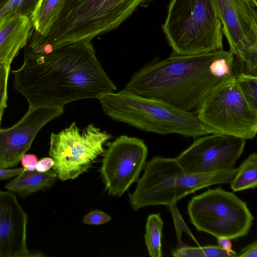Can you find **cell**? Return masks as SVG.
I'll use <instances>...</instances> for the list:
<instances>
[{
	"instance_id": "6da1fadb",
	"label": "cell",
	"mask_w": 257,
	"mask_h": 257,
	"mask_svg": "<svg viewBox=\"0 0 257 257\" xmlns=\"http://www.w3.org/2000/svg\"><path fill=\"white\" fill-rule=\"evenodd\" d=\"M12 73L16 90L26 98L30 108L63 107L73 101L97 99L117 89L98 60L92 41L46 53L26 47L22 65Z\"/></svg>"
},
{
	"instance_id": "7a4b0ae2",
	"label": "cell",
	"mask_w": 257,
	"mask_h": 257,
	"mask_svg": "<svg viewBox=\"0 0 257 257\" xmlns=\"http://www.w3.org/2000/svg\"><path fill=\"white\" fill-rule=\"evenodd\" d=\"M234 59L224 49L193 55L172 52L165 59L145 65L123 89L192 111L210 89L231 75Z\"/></svg>"
},
{
	"instance_id": "3957f363",
	"label": "cell",
	"mask_w": 257,
	"mask_h": 257,
	"mask_svg": "<svg viewBox=\"0 0 257 257\" xmlns=\"http://www.w3.org/2000/svg\"><path fill=\"white\" fill-rule=\"evenodd\" d=\"M153 0H64L58 19L46 36L34 31L30 46L42 53L73 43L92 41L112 31Z\"/></svg>"
},
{
	"instance_id": "277c9868",
	"label": "cell",
	"mask_w": 257,
	"mask_h": 257,
	"mask_svg": "<svg viewBox=\"0 0 257 257\" xmlns=\"http://www.w3.org/2000/svg\"><path fill=\"white\" fill-rule=\"evenodd\" d=\"M97 99L107 116L144 132L177 134L194 139L219 133L202 122L195 111H183L124 89L105 93Z\"/></svg>"
},
{
	"instance_id": "5b68a950",
	"label": "cell",
	"mask_w": 257,
	"mask_h": 257,
	"mask_svg": "<svg viewBox=\"0 0 257 257\" xmlns=\"http://www.w3.org/2000/svg\"><path fill=\"white\" fill-rule=\"evenodd\" d=\"M144 173L129 195L133 209L155 205L170 206L196 191L219 184H229L237 168L207 174L184 170L176 158L155 156L146 163Z\"/></svg>"
},
{
	"instance_id": "8992f818",
	"label": "cell",
	"mask_w": 257,
	"mask_h": 257,
	"mask_svg": "<svg viewBox=\"0 0 257 257\" xmlns=\"http://www.w3.org/2000/svg\"><path fill=\"white\" fill-rule=\"evenodd\" d=\"M162 29L173 53L223 49L222 24L213 0H171Z\"/></svg>"
},
{
	"instance_id": "52a82bcc",
	"label": "cell",
	"mask_w": 257,
	"mask_h": 257,
	"mask_svg": "<svg viewBox=\"0 0 257 257\" xmlns=\"http://www.w3.org/2000/svg\"><path fill=\"white\" fill-rule=\"evenodd\" d=\"M187 209L197 230L216 238L231 240L244 236L254 220L246 203L221 188L209 189L192 197Z\"/></svg>"
},
{
	"instance_id": "ba28073f",
	"label": "cell",
	"mask_w": 257,
	"mask_h": 257,
	"mask_svg": "<svg viewBox=\"0 0 257 257\" xmlns=\"http://www.w3.org/2000/svg\"><path fill=\"white\" fill-rule=\"evenodd\" d=\"M199 119L220 133L244 140L257 133V110L242 95L232 73L203 97L195 111Z\"/></svg>"
},
{
	"instance_id": "9c48e42d",
	"label": "cell",
	"mask_w": 257,
	"mask_h": 257,
	"mask_svg": "<svg viewBox=\"0 0 257 257\" xmlns=\"http://www.w3.org/2000/svg\"><path fill=\"white\" fill-rule=\"evenodd\" d=\"M111 138L93 124L81 131L75 121L57 133H51L49 155L54 163L53 171L62 181L77 178L104 154V146Z\"/></svg>"
},
{
	"instance_id": "30bf717a",
	"label": "cell",
	"mask_w": 257,
	"mask_h": 257,
	"mask_svg": "<svg viewBox=\"0 0 257 257\" xmlns=\"http://www.w3.org/2000/svg\"><path fill=\"white\" fill-rule=\"evenodd\" d=\"M234 56L233 72L257 76V2L213 0Z\"/></svg>"
},
{
	"instance_id": "8fae6325",
	"label": "cell",
	"mask_w": 257,
	"mask_h": 257,
	"mask_svg": "<svg viewBox=\"0 0 257 257\" xmlns=\"http://www.w3.org/2000/svg\"><path fill=\"white\" fill-rule=\"evenodd\" d=\"M108 143L100 175L108 193L120 197L139 179L146 163L148 147L143 140L126 135Z\"/></svg>"
},
{
	"instance_id": "7c38bea8",
	"label": "cell",
	"mask_w": 257,
	"mask_h": 257,
	"mask_svg": "<svg viewBox=\"0 0 257 257\" xmlns=\"http://www.w3.org/2000/svg\"><path fill=\"white\" fill-rule=\"evenodd\" d=\"M245 140L222 133L195 138L194 142L176 158L186 171L207 174L230 170L242 154Z\"/></svg>"
},
{
	"instance_id": "4fadbf2b",
	"label": "cell",
	"mask_w": 257,
	"mask_h": 257,
	"mask_svg": "<svg viewBox=\"0 0 257 257\" xmlns=\"http://www.w3.org/2000/svg\"><path fill=\"white\" fill-rule=\"evenodd\" d=\"M63 112V107H29L15 124L7 129L0 127V168L17 166L40 130Z\"/></svg>"
},
{
	"instance_id": "5bb4252c",
	"label": "cell",
	"mask_w": 257,
	"mask_h": 257,
	"mask_svg": "<svg viewBox=\"0 0 257 257\" xmlns=\"http://www.w3.org/2000/svg\"><path fill=\"white\" fill-rule=\"evenodd\" d=\"M28 216L12 192L0 190V257L43 256L27 246Z\"/></svg>"
},
{
	"instance_id": "9a60e30c",
	"label": "cell",
	"mask_w": 257,
	"mask_h": 257,
	"mask_svg": "<svg viewBox=\"0 0 257 257\" xmlns=\"http://www.w3.org/2000/svg\"><path fill=\"white\" fill-rule=\"evenodd\" d=\"M34 28L29 17L11 13L0 20V64L11 65L27 46Z\"/></svg>"
},
{
	"instance_id": "2e32d148",
	"label": "cell",
	"mask_w": 257,
	"mask_h": 257,
	"mask_svg": "<svg viewBox=\"0 0 257 257\" xmlns=\"http://www.w3.org/2000/svg\"><path fill=\"white\" fill-rule=\"evenodd\" d=\"M57 178L56 174L50 170L45 172L25 170L8 182L5 188L19 196L26 197L51 187Z\"/></svg>"
},
{
	"instance_id": "e0dca14e",
	"label": "cell",
	"mask_w": 257,
	"mask_h": 257,
	"mask_svg": "<svg viewBox=\"0 0 257 257\" xmlns=\"http://www.w3.org/2000/svg\"><path fill=\"white\" fill-rule=\"evenodd\" d=\"M64 0H39L29 17L35 31L46 36L58 18Z\"/></svg>"
},
{
	"instance_id": "ac0fdd59",
	"label": "cell",
	"mask_w": 257,
	"mask_h": 257,
	"mask_svg": "<svg viewBox=\"0 0 257 257\" xmlns=\"http://www.w3.org/2000/svg\"><path fill=\"white\" fill-rule=\"evenodd\" d=\"M234 192L254 189L257 185V155L251 153L237 168L236 173L229 182Z\"/></svg>"
},
{
	"instance_id": "d6986e66",
	"label": "cell",
	"mask_w": 257,
	"mask_h": 257,
	"mask_svg": "<svg viewBox=\"0 0 257 257\" xmlns=\"http://www.w3.org/2000/svg\"><path fill=\"white\" fill-rule=\"evenodd\" d=\"M164 222L160 213L148 216L145 234V243L148 253L151 257H161L162 238Z\"/></svg>"
},
{
	"instance_id": "ffe728a7",
	"label": "cell",
	"mask_w": 257,
	"mask_h": 257,
	"mask_svg": "<svg viewBox=\"0 0 257 257\" xmlns=\"http://www.w3.org/2000/svg\"><path fill=\"white\" fill-rule=\"evenodd\" d=\"M175 257H235L237 253L232 249L225 250L217 245L192 247L183 246L172 251Z\"/></svg>"
},
{
	"instance_id": "44dd1931",
	"label": "cell",
	"mask_w": 257,
	"mask_h": 257,
	"mask_svg": "<svg viewBox=\"0 0 257 257\" xmlns=\"http://www.w3.org/2000/svg\"><path fill=\"white\" fill-rule=\"evenodd\" d=\"M237 85L249 104L257 110V76L233 73Z\"/></svg>"
},
{
	"instance_id": "7402d4cb",
	"label": "cell",
	"mask_w": 257,
	"mask_h": 257,
	"mask_svg": "<svg viewBox=\"0 0 257 257\" xmlns=\"http://www.w3.org/2000/svg\"><path fill=\"white\" fill-rule=\"evenodd\" d=\"M39 0H9L0 10V20L6 14L18 13L30 17Z\"/></svg>"
},
{
	"instance_id": "603a6c76",
	"label": "cell",
	"mask_w": 257,
	"mask_h": 257,
	"mask_svg": "<svg viewBox=\"0 0 257 257\" xmlns=\"http://www.w3.org/2000/svg\"><path fill=\"white\" fill-rule=\"evenodd\" d=\"M10 64H0V122L7 107L8 81Z\"/></svg>"
},
{
	"instance_id": "cb8c5ba5",
	"label": "cell",
	"mask_w": 257,
	"mask_h": 257,
	"mask_svg": "<svg viewBox=\"0 0 257 257\" xmlns=\"http://www.w3.org/2000/svg\"><path fill=\"white\" fill-rule=\"evenodd\" d=\"M111 217L106 213L98 210H94L86 214L82 222L88 225H100L110 221Z\"/></svg>"
},
{
	"instance_id": "d4e9b609",
	"label": "cell",
	"mask_w": 257,
	"mask_h": 257,
	"mask_svg": "<svg viewBox=\"0 0 257 257\" xmlns=\"http://www.w3.org/2000/svg\"><path fill=\"white\" fill-rule=\"evenodd\" d=\"M21 163L26 170L33 171L38 162L37 156L33 154H25L22 158Z\"/></svg>"
},
{
	"instance_id": "484cf974",
	"label": "cell",
	"mask_w": 257,
	"mask_h": 257,
	"mask_svg": "<svg viewBox=\"0 0 257 257\" xmlns=\"http://www.w3.org/2000/svg\"><path fill=\"white\" fill-rule=\"evenodd\" d=\"M54 164V161L51 158H43L38 162L35 170L39 172H45L52 168Z\"/></svg>"
},
{
	"instance_id": "4316f807",
	"label": "cell",
	"mask_w": 257,
	"mask_h": 257,
	"mask_svg": "<svg viewBox=\"0 0 257 257\" xmlns=\"http://www.w3.org/2000/svg\"><path fill=\"white\" fill-rule=\"evenodd\" d=\"M237 256L256 257L257 256V241L250 243L243 248L237 254Z\"/></svg>"
},
{
	"instance_id": "83f0119b",
	"label": "cell",
	"mask_w": 257,
	"mask_h": 257,
	"mask_svg": "<svg viewBox=\"0 0 257 257\" xmlns=\"http://www.w3.org/2000/svg\"><path fill=\"white\" fill-rule=\"evenodd\" d=\"M26 170L24 168L2 169L0 168V180H6L16 176Z\"/></svg>"
},
{
	"instance_id": "f1b7e54d",
	"label": "cell",
	"mask_w": 257,
	"mask_h": 257,
	"mask_svg": "<svg viewBox=\"0 0 257 257\" xmlns=\"http://www.w3.org/2000/svg\"><path fill=\"white\" fill-rule=\"evenodd\" d=\"M217 238V245L221 249L225 250L232 249V244L230 239L225 237H219Z\"/></svg>"
},
{
	"instance_id": "f546056e",
	"label": "cell",
	"mask_w": 257,
	"mask_h": 257,
	"mask_svg": "<svg viewBox=\"0 0 257 257\" xmlns=\"http://www.w3.org/2000/svg\"><path fill=\"white\" fill-rule=\"evenodd\" d=\"M9 0H0V10Z\"/></svg>"
},
{
	"instance_id": "4dcf8cb0",
	"label": "cell",
	"mask_w": 257,
	"mask_h": 257,
	"mask_svg": "<svg viewBox=\"0 0 257 257\" xmlns=\"http://www.w3.org/2000/svg\"><path fill=\"white\" fill-rule=\"evenodd\" d=\"M254 1H256V2H257V0H254Z\"/></svg>"
}]
</instances>
